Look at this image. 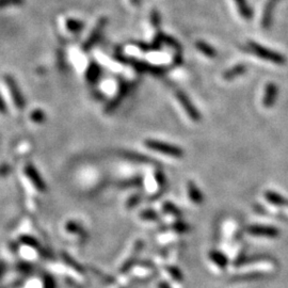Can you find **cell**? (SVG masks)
Masks as SVG:
<instances>
[{"mask_svg": "<svg viewBox=\"0 0 288 288\" xmlns=\"http://www.w3.org/2000/svg\"><path fill=\"white\" fill-rule=\"evenodd\" d=\"M248 45L252 53L256 54L257 57L266 61H269V62H272L274 64H279V65H283L286 63L285 57L279 52H275L269 48H266L255 42H249Z\"/></svg>", "mask_w": 288, "mask_h": 288, "instance_id": "obj_1", "label": "cell"}, {"mask_svg": "<svg viewBox=\"0 0 288 288\" xmlns=\"http://www.w3.org/2000/svg\"><path fill=\"white\" fill-rule=\"evenodd\" d=\"M146 146L152 151L162 153L163 155H167V156H170V157L181 158L184 156V152L182 149L177 148L175 146H172V144H169V143H164V142L157 141V140H147Z\"/></svg>", "mask_w": 288, "mask_h": 288, "instance_id": "obj_2", "label": "cell"}, {"mask_svg": "<svg viewBox=\"0 0 288 288\" xmlns=\"http://www.w3.org/2000/svg\"><path fill=\"white\" fill-rule=\"evenodd\" d=\"M107 24H108V18H107V17L103 16V17L99 18V20L97 21V24H96L95 28H94L93 31L91 32L90 37L88 38V40H87V41L84 42V44H83V50H84V51L90 50V49L95 45L96 42L98 41V39L101 38L102 32H103V30L105 29V27L107 26Z\"/></svg>", "mask_w": 288, "mask_h": 288, "instance_id": "obj_3", "label": "cell"}, {"mask_svg": "<svg viewBox=\"0 0 288 288\" xmlns=\"http://www.w3.org/2000/svg\"><path fill=\"white\" fill-rule=\"evenodd\" d=\"M128 63H130L140 73H150L155 76H161L167 72L165 69L161 68V66H155V65L149 64L143 61H139L136 59H128Z\"/></svg>", "mask_w": 288, "mask_h": 288, "instance_id": "obj_4", "label": "cell"}, {"mask_svg": "<svg viewBox=\"0 0 288 288\" xmlns=\"http://www.w3.org/2000/svg\"><path fill=\"white\" fill-rule=\"evenodd\" d=\"M176 97L179 99V102L181 103L182 107L185 109V111L187 113V116L189 117L193 122H198L201 119L200 113L197 112L196 108L193 106V104L190 102V99L188 98V96L181 92V91H177L176 92Z\"/></svg>", "mask_w": 288, "mask_h": 288, "instance_id": "obj_5", "label": "cell"}, {"mask_svg": "<svg viewBox=\"0 0 288 288\" xmlns=\"http://www.w3.org/2000/svg\"><path fill=\"white\" fill-rule=\"evenodd\" d=\"M266 201L270 203L272 206L279 207L283 210V214L286 218H288V201L284 198L279 193L273 192V191H266L264 194Z\"/></svg>", "mask_w": 288, "mask_h": 288, "instance_id": "obj_6", "label": "cell"}, {"mask_svg": "<svg viewBox=\"0 0 288 288\" xmlns=\"http://www.w3.org/2000/svg\"><path fill=\"white\" fill-rule=\"evenodd\" d=\"M280 3V0H267V4L265 6L263 18H262V27L267 30L271 27L272 20H273V13L276 5Z\"/></svg>", "mask_w": 288, "mask_h": 288, "instance_id": "obj_7", "label": "cell"}, {"mask_svg": "<svg viewBox=\"0 0 288 288\" xmlns=\"http://www.w3.org/2000/svg\"><path fill=\"white\" fill-rule=\"evenodd\" d=\"M250 234L254 236H261V237H269L274 238L279 236V229H276L271 226H263V225H253L248 228Z\"/></svg>", "mask_w": 288, "mask_h": 288, "instance_id": "obj_8", "label": "cell"}, {"mask_svg": "<svg viewBox=\"0 0 288 288\" xmlns=\"http://www.w3.org/2000/svg\"><path fill=\"white\" fill-rule=\"evenodd\" d=\"M278 92H279V89L274 82L267 83L265 89V95L263 98V105L266 108H270L274 105L275 99L276 97H278Z\"/></svg>", "mask_w": 288, "mask_h": 288, "instance_id": "obj_9", "label": "cell"}, {"mask_svg": "<svg viewBox=\"0 0 288 288\" xmlns=\"http://www.w3.org/2000/svg\"><path fill=\"white\" fill-rule=\"evenodd\" d=\"M128 90H129V84H127V83L122 84L119 89L118 94L116 95V97L112 99L111 102H110L108 107H106V112L113 111V110L121 104V102L123 101V98H125V96L128 93Z\"/></svg>", "mask_w": 288, "mask_h": 288, "instance_id": "obj_10", "label": "cell"}, {"mask_svg": "<svg viewBox=\"0 0 288 288\" xmlns=\"http://www.w3.org/2000/svg\"><path fill=\"white\" fill-rule=\"evenodd\" d=\"M247 72V66L243 64H237L235 66H233L232 69H229L228 71H226L223 74V79L224 80H233L237 78L238 76L245 74Z\"/></svg>", "mask_w": 288, "mask_h": 288, "instance_id": "obj_11", "label": "cell"}, {"mask_svg": "<svg viewBox=\"0 0 288 288\" xmlns=\"http://www.w3.org/2000/svg\"><path fill=\"white\" fill-rule=\"evenodd\" d=\"M235 3L242 18H245L246 20H250L253 18V11L248 5L247 0H235Z\"/></svg>", "mask_w": 288, "mask_h": 288, "instance_id": "obj_12", "label": "cell"}, {"mask_svg": "<svg viewBox=\"0 0 288 288\" xmlns=\"http://www.w3.org/2000/svg\"><path fill=\"white\" fill-rule=\"evenodd\" d=\"M195 46L198 50H200L203 54H205V56L208 57V58H215L217 56L216 49L213 46H210L209 44H207L204 41H196Z\"/></svg>", "mask_w": 288, "mask_h": 288, "instance_id": "obj_13", "label": "cell"}, {"mask_svg": "<svg viewBox=\"0 0 288 288\" xmlns=\"http://www.w3.org/2000/svg\"><path fill=\"white\" fill-rule=\"evenodd\" d=\"M188 193H189L191 201H193L195 204H200L203 202L202 192L198 190L197 187L191 182L188 184Z\"/></svg>", "mask_w": 288, "mask_h": 288, "instance_id": "obj_14", "label": "cell"}, {"mask_svg": "<svg viewBox=\"0 0 288 288\" xmlns=\"http://www.w3.org/2000/svg\"><path fill=\"white\" fill-rule=\"evenodd\" d=\"M209 257L217 266H219L220 268H225L227 266V260L222 253H220L218 251H213L210 252Z\"/></svg>", "mask_w": 288, "mask_h": 288, "instance_id": "obj_15", "label": "cell"}, {"mask_svg": "<svg viewBox=\"0 0 288 288\" xmlns=\"http://www.w3.org/2000/svg\"><path fill=\"white\" fill-rule=\"evenodd\" d=\"M99 74H101V69H99V66L96 63L93 62L89 65V69L87 72V79L89 81L93 82L98 78Z\"/></svg>", "mask_w": 288, "mask_h": 288, "instance_id": "obj_16", "label": "cell"}, {"mask_svg": "<svg viewBox=\"0 0 288 288\" xmlns=\"http://www.w3.org/2000/svg\"><path fill=\"white\" fill-rule=\"evenodd\" d=\"M135 45L138 46L141 50L143 51H152V50H156L160 47V44L157 43V42H153L152 44H149V43H142V42H137L135 43Z\"/></svg>", "mask_w": 288, "mask_h": 288, "instance_id": "obj_17", "label": "cell"}, {"mask_svg": "<svg viewBox=\"0 0 288 288\" xmlns=\"http://www.w3.org/2000/svg\"><path fill=\"white\" fill-rule=\"evenodd\" d=\"M160 14L157 10H153L152 12H151V24L153 25L154 28H156V29H159V26H160Z\"/></svg>", "mask_w": 288, "mask_h": 288, "instance_id": "obj_18", "label": "cell"}, {"mask_svg": "<svg viewBox=\"0 0 288 288\" xmlns=\"http://www.w3.org/2000/svg\"><path fill=\"white\" fill-rule=\"evenodd\" d=\"M68 28L73 31V32H76V31H78L82 28V24L80 23V21L78 20H75V19H69L68 20Z\"/></svg>", "mask_w": 288, "mask_h": 288, "instance_id": "obj_19", "label": "cell"}, {"mask_svg": "<svg viewBox=\"0 0 288 288\" xmlns=\"http://www.w3.org/2000/svg\"><path fill=\"white\" fill-rule=\"evenodd\" d=\"M163 209H164L167 213H169V214H171V215H174V216H180V214H181L180 210L177 209V208L175 207V205H173L172 203H165V204L163 205Z\"/></svg>", "mask_w": 288, "mask_h": 288, "instance_id": "obj_20", "label": "cell"}, {"mask_svg": "<svg viewBox=\"0 0 288 288\" xmlns=\"http://www.w3.org/2000/svg\"><path fill=\"white\" fill-rule=\"evenodd\" d=\"M168 269H169L170 274L173 276V279L179 280V281H181V280L183 279V275H182L181 271H180L179 269H177V268H175V267H170V268H168Z\"/></svg>", "mask_w": 288, "mask_h": 288, "instance_id": "obj_21", "label": "cell"}, {"mask_svg": "<svg viewBox=\"0 0 288 288\" xmlns=\"http://www.w3.org/2000/svg\"><path fill=\"white\" fill-rule=\"evenodd\" d=\"M140 217H142L143 219H150V220H153V219H156L157 218V215L155 212H153V210H146V212H143Z\"/></svg>", "mask_w": 288, "mask_h": 288, "instance_id": "obj_22", "label": "cell"}, {"mask_svg": "<svg viewBox=\"0 0 288 288\" xmlns=\"http://www.w3.org/2000/svg\"><path fill=\"white\" fill-rule=\"evenodd\" d=\"M174 227H175V228H177V229H179V231H181V232H186V231L189 229V226L186 225V224H185L184 222L176 223V224L174 225Z\"/></svg>", "mask_w": 288, "mask_h": 288, "instance_id": "obj_23", "label": "cell"}, {"mask_svg": "<svg viewBox=\"0 0 288 288\" xmlns=\"http://www.w3.org/2000/svg\"><path fill=\"white\" fill-rule=\"evenodd\" d=\"M138 196H136V197H132L131 200L128 202V206H135V204H136V202H137V200H138Z\"/></svg>", "mask_w": 288, "mask_h": 288, "instance_id": "obj_24", "label": "cell"}, {"mask_svg": "<svg viewBox=\"0 0 288 288\" xmlns=\"http://www.w3.org/2000/svg\"><path fill=\"white\" fill-rule=\"evenodd\" d=\"M130 3H131V5L138 7L140 5V0H130Z\"/></svg>", "mask_w": 288, "mask_h": 288, "instance_id": "obj_25", "label": "cell"}, {"mask_svg": "<svg viewBox=\"0 0 288 288\" xmlns=\"http://www.w3.org/2000/svg\"><path fill=\"white\" fill-rule=\"evenodd\" d=\"M159 288H170V286L168 284L161 282V283H159Z\"/></svg>", "mask_w": 288, "mask_h": 288, "instance_id": "obj_26", "label": "cell"}]
</instances>
